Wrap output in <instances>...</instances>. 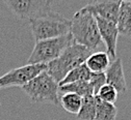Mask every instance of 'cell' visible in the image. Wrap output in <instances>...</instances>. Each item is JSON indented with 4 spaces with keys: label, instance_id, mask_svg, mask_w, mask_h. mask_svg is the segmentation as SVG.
Returning a JSON list of instances; mask_svg holds the SVG:
<instances>
[{
    "label": "cell",
    "instance_id": "cell-10",
    "mask_svg": "<svg viewBox=\"0 0 131 120\" xmlns=\"http://www.w3.org/2000/svg\"><path fill=\"white\" fill-rule=\"evenodd\" d=\"M106 84L111 85L117 89L119 93H125L127 91V84L124 76L123 63L121 58H116L105 71Z\"/></svg>",
    "mask_w": 131,
    "mask_h": 120
},
{
    "label": "cell",
    "instance_id": "cell-9",
    "mask_svg": "<svg viewBox=\"0 0 131 120\" xmlns=\"http://www.w3.org/2000/svg\"><path fill=\"white\" fill-rule=\"evenodd\" d=\"M122 0H98V1L85 5V7L96 17L117 23L120 12Z\"/></svg>",
    "mask_w": 131,
    "mask_h": 120
},
{
    "label": "cell",
    "instance_id": "cell-15",
    "mask_svg": "<svg viewBox=\"0 0 131 120\" xmlns=\"http://www.w3.org/2000/svg\"><path fill=\"white\" fill-rule=\"evenodd\" d=\"M93 73L89 70V67L86 66L85 63L81 64L77 67H75L74 70H72L66 78L59 83V86L70 83H75V82H81V81H91Z\"/></svg>",
    "mask_w": 131,
    "mask_h": 120
},
{
    "label": "cell",
    "instance_id": "cell-8",
    "mask_svg": "<svg viewBox=\"0 0 131 120\" xmlns=\"http://www.w3.org/2000/svg\"><path fill=\"white\" fill-rule=\"evenodd\" d=\"M96 17V16H95ZM98 28H99L101 41L105 44L107 54L110 59L114 60L117 58V43L119 37V28L117 23L104 20L100 17H96Z\"/></svg>",
    "mask_w": 131,
    "mask_h": 120
},
{
    "label": "cell",
    "instance_id": "cell-20",
    "mask_svg": "<svg viewBox=\"0 0 131 120\" xmlns=\"http://www.w3.org/2000/svg\"><path fill=\"white\" fill-rule=\"evenodd\" d=\"M88 1H89V3H88V4H92V3L96 2V1H98V0H88Z\"/></svg>",
    "mask_w": 131,
    "mask_h": 120
},
{
    "label": "cell",
    "instance_id": "cell-4",
    "mask_svg": "<svg viewBox=\"0 0 131 120\" xmlns=\"http://www.w3.org/2000/svg\"><path fill=\"white\" fill-rule=\"evenodd\" d=\"M22 89L36 102L59 104V84L47 73V71L29 81Z\"/></svg>",
    "mask_w": 131,
    "mask_h": 120
},
{
    "label": "cell",
    "instance_id": "cell-17",
    "mask_svg": "<svg viewBox=\"0 0 131 120\" xmlns=\"http://www.w3.org/2000/svg\"><path fill=\"white\" fill-rule=\"evenodd\" d=\"M78 120H95L96 118V96L89 95L83 97L80 111L77 114Z\"/></svg>",
    "mask_w": 131,
    "mask_h": 120
},
{
    "label": "cell",
    "instance_id": "cell-3",
    "mask_svg": "<svg viewBox=\"0 0 131 120\" xmlns=\"http://www.w3.org/2000/svg\"><path fill=\"white\" fill-rule=\"evenodd\" d=\"M29 24L36 42L67 35L71 29V20L53 10L46 16L30 19Z\"/></svg>",
    "mask_w": 131,
    "mask_h": 120
},
{
    "label": "cell",
    "instance_id": "cell-6",
    "mask_svg": "<svg viewBox=\"0 0 131 120\" xmlns=\"http://www.w3.org/2000/svg\"><path fill=\"white\" fill-rule=\"evenodd\" d=\"M19 19L39 18L52 11L48 0H2Z\"/></svg>",
    "mask_w": 131,
    "mask_h": 120
},
{
    "label": "cell",
    "instance_id": "cell-7",
    "mask_svg": "<svg viewBox=\"0 0 131 120\" xmlns=\"http://www.w3.org/2000/svg\"><path fill=\"white\" fill-rule=\"evenodd\" d=\"M45 71H47V64H26L14 68L0 77V89L23 87L29 81Z\"/></svg>",
    "mask_w": 131,
    "mask_h": 120
},
{
    "label": "cell",
    "instance_id": "cell-12",
    "mask_svg": "<svg viewBox=\"0 0 131 120\" xmlns=\"http://www.w3.org/2000/svg\"><path fill=\"white\" fill-rule=\"evenodd\" d=\"M117 25L120 34L131 36V2L122 1Z\"/></svg>",
    "mask_w": 131,
    "mask_h": 120
},
{
    "label": "cell",
    "instance_id": "cell-11",
    "mask_svg": "<svg viewBox=\"0 0 131 120\" xmlns=\"http://www.w3.org/2000/svg\"><path fill=\"white\" fill-rule=\"evenodd\" d=\"M85 64L92 73H105L110 65V57L106 52H96L89 56Z\"/></svg>",
    "mask_w": 131,
    "mask_h": 120
},
{
    "label": "cell",
    "instance_id": "cell-22",
    "mask_svg": "<svg viewBox=\"0 0 131 120\" xmlns=\"http://www.w3.org/2000/svg\"><path fill=\"white\" fill-rule=\"evenodd\" d=\"M48 1H49V2H50V3H51L52 1H54V0H48Z\"/></svg>",
    "mask_w": 131,
    "mask_h": 120
},
{
    "label": "cell",
    "instance_id": "cell-2",
    "mask_svg": "<svg viewBox=\"0 0 131 120\" xmlns=\"http://www.w3.org/2000/svg\"><path fill=\"white\" fill-rule=\"evenodd\" d=\"M91 54L90 49L74 43L58 58L47 64V73L59 84L72 70L85 63Z\"/></svg>",
    "mask_w": 131,
    "mask_h": 120
},
{
    "label": "cell",
    "instance_id": "cell-5",
    "mask_svg": "<svg viewBox=\"0 0 131 120\" xmlns=\"http://www.w3.org/2000/svg\"><path fill=\"white\" fill-rule=\"evenodd\" d=\"M75 43L72 34L36 42L27 64H48L58 58L63 51Z\"/></svg>",
    "mask_w": 131,
    "mask_h": 120
},
{
    "label": "cell",
    "instance_id": "cell-14",
    "mask_svg": "<svg viewBox=\"0 0 131 120\" xmlns=\"http://www.w3.org/2000/svg\"><path fill=\"white\" fill-rule=\"evenodd\" d=\"M96 96V95H95ZM118 109L114 104L103 101L96 96V118L95 120H116Z\"/></svg>",
    "mask_w": 131,
    "mask_h": 120
},
{
    "label": "cell",
    "instance_id": "cell-16",
    "mask_svg": "<svg viewBox=\"0 0 131 120\" xmlns=\"http://www.w3.org/2000/svg\"><path fill=\"white\" fill-rule=\"evenodd\" d=\"M82 99L83 97L76 93L66 92L59 97V104L67 112L77 115L82 105Z\"/></svg>",
    "mask_w": 131,
    "mask_h": 120
},
{
    "label": "cell",
    "instance_id": "cell-18",
    "mask_svg": "<svg viewBox=\"0 0 131 120\" xmlns=\"http://www.w3.org/2000/svg\"><path fill=\"white\" fill-rule=\"evenodd\" d=\"M118 93L119 92L114 87H112L109 84H105L100 88L96 96H98L103 101L109 102V104H114L116 100L118 99Z\"/></svg>",
    "mask_w": 131,
    "mask_h": 120
},
{
    "label": "cell",
    "instance_id": "cell-13",
    "mask_svg": "<svg viewBox=\"0 0 131 120\" xmlns=\"http://www.w3.org/2000/svg\"><path fill=\"white\" fill-rule=\"evenodd\" d=\"M59 92H72L80 95L81 97L95 95L94 86L91 81H81L62 85V86H59Z\"/></svg>",
    "mask_w": 131,
    "mask_h": 120
},
{
    "label": "cell",
    "instance_id": "cell-1",
    "mask_svg": "<svg viewBox=\"0 0 131 120\" xmlns=\"http://www.w3.org/2000/svg\"><path fill=\"white\" fill-rule=\"evenodd\" d=\"M70 33L76 44L91 51L95 50L102 42L96 17L85 6L74 14L71 20Z\"/></svg>",
    "mask_w": 131,
    "mask_h": 120
},
{
    "label": "cell",
    "instance_id": "cell-19",
    "mask_svg": "<svg viewBox=\"0 0 131 120\" xmlns=\"http://www.w3.org/2000/svg\"><path fill=\"white\" fill-rule=\"evenodd\" d=\"M91 82H92L93 86H94L95 95H97V93H98V91L100 90V88L103 86V85L106 84L105 73H93Z\"/></svg>",
    "mask_w": 131,
    "mask_h": 120
},
{
    "label": "cell",
    "instance_id": "cell-21",
    "mask_svg": "<svg viewBox=\"0 0 131 120\" xmlns=\"http://www.w3.org/2000/svg\"><path fill=\"white\" fill-rule=\"evenodd\" d=\"M122 1H127V2H131V0H122Z\"/></svg>",
    "mask_w": 131,
    "mask_h": 120
}]
</instances>
